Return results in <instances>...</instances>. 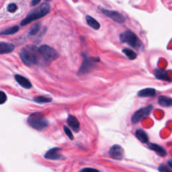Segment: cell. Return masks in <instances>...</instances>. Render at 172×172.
Here are the masks:
<instances>
[{"mask_svg":"<svg viewBox=\"0 0 172 172\" xmlns=\"http://www.w3.org/2000/svg\"><path fill=\"white\" fill-rule=\"evenodd\" d=\"M15 49V46L12 43L0 42V54H7L12 53Z\"/></svg>","mask_w":172,"mask_h":172,"instance_id":"7c38bea8","label":"cell"},{"mask_svg":"<svg viewBox=\"0 0 172 172\" xmlns=\"http://www.w3.org/2000/svg\"><path fill=\"white\" fill-rule=\"evenodd\" d=\"M61 150L60 148L58 147L50 149L45 153L44 157L47 159H51V160H60L63 158V155L60 153Z\"/></svg>","mask_w":172,"mask_h":172,"instance_id":"9c48e42d","label":"cell"},{"mask_svg":"<svg viewBox=\"0 0 172 172\" xmlns=\"http://www.w3.org/2000/svg\"><path fill=\"white\" fill-rule=\"evenodd\" d=\"M7 96L3 91H0V104H3L6 102Z\"/></svg>","mask_w":172,"mask_h":172,"instance_id":"484cf974","label":"cell"},{"mask_svg":"<svg viewBox=\"0 0 172 172\" xmlns=\"http://www.w3.org/2000/svg\"><path fill=\"white\" fill-rule=\"evenodd\" d=\"M120 39L123 43H127L132 48L139 49L142 47V43L138 36L135 33L130 30L122 33L120 35Z\"/></svg>","mask_w":172,"mask_h":172,"instance_id":"5b68a950","label":"cell"},{"mask_svg":"<svg viewBox=\"0 0 172 172\" xmlns=\"http://www.w3.org/2000/svg\"><path fill=\"white\" fill-rule=\"evenodd\" d=\"M80 172H99V171L96 169L94 168H90V167H87V168L83 169Z\"/></svg>","mask_w":172,"mask_h":172,"instance_id":"83f0119b","label":"cell"},{"mask_svg":"<svg viewBox=\"0 0 172 172\" xmlns=\"http://www.w3.org/2000/svg\"><path fill=\"white\" fill-rule=\"evenodd\" d=\"M51 7L47 3H43L39 7L32 10L29 12L26 17L21 22V26H24L26 25L31 23L32 22L36 20H39L44 17V16L49 13Z\"/></svg>","mask_w":172,"mask_h":172,"instance_id":"7a4b0ae2","label":"cell"},{"mask_svg":"<svg viewBox=\"0 0 172 172\" xmlns=\"http://www.w3.org/2000/svg\"><path fill=\"white\" fill-rule=\"evenodd\" d=\"M123 52L125 54V55L129 58L130 60L135 59V58L137 57V53L135 51H132V50H131V49H124L123 50Z\"/></svg>","mask_w":172,"mask_h":172,"instance_id":"44dd1931","label":"cell"},{"mask_svg":"<svg viewBox=\"0 0 172 172\" xmlns=\"http://www.w3.org/2000/svg\"><path fill=\"white\" fill-rule=\"evenodd\" d=\"M159 171L160 172H172V170L165 165H160L159 167Z\"/></svg>","mask_w":172,"mask_h":172,"instance_id":"4316f807","label":"cell"},{"mask_svg":"<svg viewBox=\"0 0 172 172\" xmlns=\"http://www.w3.org/2000/svg\"><path fill=\"white\" fill-rule=\"evenodd\" d=\"M34 101L37 103H49L52 101V99L44 96H39L34 99Z\"/></svg>","mask_w":172,"mask_h":172,"instance_id":"7402d4cb","label":"cell"},{"mask_svg":"<svg viewBox=\"0 0 172 172\" xmlns=\"http://www.w3.org/2000/svg\"><path fill=\"white\" fill-rule=\"evenodd\" d=\"M135 135L137 138L141 142H143V143H146L149 141V137L146 135V133L142 129H138L135 132Z\"/></svg>","mask_w":172,"mask_h":172,"instance_id":"9a60e30c","label":"cell"},{"mask_svg":"<svg viewBox=\"0 0 172 172\" xmlns=\"http://www.w3.org/2000/svg\"><path fill=\"white\" fill-rule=\"evenodd\" d=\"M63 129H64V131L67 135V136L71 140H73V135L72 132H71V130L67 127H65V126L63 127Z\"/></svg>","mask_w":172,"mask_h":172,"instance_id":"d4e9b609","label":"cell"},{"mask_svg":"<svg viewBox=\"0 0 172 172\" xmlns=\"http://www.w3.org/2000/svg\"><path fill=\"white\" fill-rule=\"evenodd\" d=\"M92 65H93V63L91 62V60L89 59L88 58H86V57L85 56L84 60H83V64L81 67L80 69H79V71L78 74L79 75H81L87 73L88 71L90 70Z\"/></svg>","mask_w":172,"mask_h":172,"instance_id":"8fae6325","label":"cell"},{"mask_svg":"<svg viewBox=\"0 0 172 172\" xmlns=\"http://www.w3.org/2000/svg\"><path fill=\"white\" fill-rule=\"evenodd\" d=\"M158 103L161 106L170 107L172 106V98L167 96H160L158 100Z\"/></svg>","mask_w":172,"mask_h":172,"instance_id":"ac0fdd59","label":"cell"},{"mask_svg":"<svg viewBox=\"0 0 172 172\" xmlns=\"http://www.w3.org/2000/svg\"><path fill=\"white\" fill-rule=\"evenodd\" d=\"M156 94V90L153 88H146V89L142 90L138 93V95L140 97H153Z\"/></svg>","mask_w":172,"mask_h":172,"instance_id":"5bb4252c","label":"cell"},{"mask_svg":"<svg viewBox=\"0 0 172 172\" xmlns=\"http://www.w3.org/2000/svg\"><path fill=\"white\" fill-rule=\"evenodd\" d=\"M19 30V27L18 26H15L13 27H10L7 28L6 30H4L0 32V35H11L16 34V32Z\"/></svg>","mask_w":172,"mask_h":172,"instance_id":"ffe728a7","label":"cell"},{"mask_svg":"<svg viewBox=\"0 0 172 172\" xmlns=\"http://www.w3.org/2000/svg\"><path fill=\"white\" fill-rule=\"evenodd\" d=\"M40 2V1H32V2H31V6H36V4H39Z\"/></svg>","mask_w":172,"mask_h":172,"instance_id":"f1b7e54d","label":"cell"},{"mask_svg":"<svg viewBox=\"0 0 172 172\" xmlns=\"http://www.w3.org/2000/svg\"><path fill=\"white\" fill-rule=\"evenodd\" d=\"M40 57L46 64H50L51 62L56 60L58 54L55 49L48 45H43L39 48Z\"/></svg>","mask_w":172,"mask_h":172,"instance_id":"277c9868","label":"cell"},{"mask_svg":"<svg viewBox=\"0 0 172 172\" xmlns=\"http://www.w3.org/2000/svg\"><path fill=\"white\" fill-rule=\"evenodd\" d=\"M99 10L102 13H103L104 15H106L107 17L111 18L112 20L115 21L116 22L124 23L126 21V18L124 17V16L120 14L119 12L108 10L101 7H99Z\"/></svg>","mask_w":172,"mask_h":172,"instance_id":"52a82bcc","label":"cell"},{"mask_svg":"<svg viewBox=\"0 0 172 172\" xmlns=\"http://www.w3.org/2000/svg\"><path fill=\"white\" fill-rule=\"evenodd\" d=\"M15 79L16 81L18 83V84L24 88H26V89H30L32 87L31 83L28 81V79L25 78L23 76H21L20 75H16Z\"/></svg>","mask_w":172,"mask_h":172,"instance_id":"4fadbf2b","label":"cell"},{"mask_svg":"<svg viewBox=\"0 0 172 172\" xmlns=\"http://www.w3.org/2000/svg\"><path fill=\"white\" fill-rule=\"evenodd\" d=\"M149 148L150 149H151L152 151H154L155 153L160 155V156H165L167 154L165 150L164 149L161 147V146L156 144H153V143L149 144Z\"/></svg>","mask_w":172,"mask_h":172,"instance_id":"2e32d148","label":"cell"},{"mask_svg":"<svg viewBox=\"0 0 172 172\" xmlns=\"http://www.w3.org/2000/svg\"><path fill=\"white\" fill-rule=\"evenodd\" d=\"M67 124L74 132H77L79 131L80 124H79V122L78 121V120L75 116L72 115H69L68 116Z\"/></svg>","mask_w":172,"mask_h":172,"instance_id":"30bf717a","label":"cell"},{"mask_svg":"<svg viewBox=\"0 0 172 172\" xmlns=\"http://www.w3.org/2000/svg\"><path fill=\"white\" fill-rule=\"evenodd\" d=\"M27 121L30 127L37 131H43L49 125L48 120L40 112L33 113L28 117Z\"/></svg>","mask_w":172,"mask_h":172,"instance_id":"3957f363","label":"cell"},{"mask_svg":"<svg viewBox=\"0 0 172 172\" xmlns=\"http://www.w3.org/2000/svg\"><path fill=\"white\" fill-rule=\"evenodd\" d=\"M109 153H110V155L112 158L118 159V160H120V159H123L124 155L123 148L119 145L112 146L110 149Z\"/></svg>","mask_w":172,"mask_h":172,"instance_id":"ba28073f","label":"cell"},{"mask_svg":"<svg viewBox=\"0 0 172 172\" xmlns=\"http://www.w3.org/2000/svg\"><path fill=\"white\" fill-rule=\"evenodd\" d=\"M167 163H168V165L172 169V160H169L167 161Z\"/></svg>","mask_w":172,"mask_h":172,"instance_id":"f546056e","label":"cell"},{"mask_svg":"<svg viewBox=\"0 0 172 172\" xmlns=\"http://www.w3.org/2000/svg\"><path fill=\"white\" fill-rule=\"evenodd\" d=\"M21 60L27 66H32L39 62L40 54L39 49L34 45H29L24 47L20 53Z\"/></svg>","mask_w":172,"mask_h":172,"instance_id":"6da1fadb","label":"cell"},{"mask_svg":"<svg viewBox=\"0 0 172 172\" xmlns=\"http://www.w3.org/2000/svg\"><path fill=\"white\" fill-rule=\"evenodd\" d=\"M155 75L157 78L159 79H162V80H165V81L170 80V77L167 76V75L165 71H163L161 69H156L155 71Z\"/></svg>","mask_w":172,"mask_h":172,"instance_id":"d6986e66","label":"cell"},{"mask_svg":"<svg viewBox=\"0 0 172 172\" xmlns=\"http://www.w3.org/2000/svg\"><path fill=\"white\" fill-rule=\"evenodd\" d=\"M153 110L152 105H149V106H146L144 108H141L135 112L132 116V122L133 123H137L140 122L142 119H144L146 117H147L150 113Z\"/></svg>","mask_w":172,"mask_h":172,"instance_id":"8992f818","label":"cell"},{"mask_svg":"<svg viewBox=\"0 0 172 172\" xmlns=\"http://www.w3.org/2000/svg\"><path fill=\"white\" fill-rule=\"evenodd\" d=\"M40 24H36L35 25H34V26H32V28L30 29V32H29V35H31V36H33V35H36L38 32H39V31L40 30Z\"/></svg>","mask_w":172,"mask_h":172,"instance_id":"603a6c76","label":"cell"},{"mask_svg":"<svg viewBox=\"0 0 172 172\" xmlns=\"http://www.w3.org/2000/svg\"><path fill=\"white\" fill-rule=\"evenodd\" d=\"M86 20L87 24L89 25L91 28L94 29V30H99L100 28V24L95 19L92 18L91 16H87Z\"/></svg>","mask_w":172,"mask_h":172,"instance_id":"e0dca14e","label":"cell"},{"mask_svg":"<svg viewBox=\"0 0 172 172\" xmlns=\"http://www.w3.org/2000/svg\"><path fill=\"white\" fill-rule=\"evenodd\" d=\"M18 9V6L15 3H10L8 5L7 10L9 12H11V13H14V12L17 10Z\"/></svg>","mask_w":172,"mask_h":172,"instance_id":"cb8c5ba5","label":"cell"}]
</instances>
